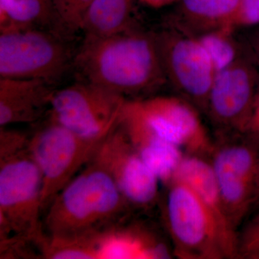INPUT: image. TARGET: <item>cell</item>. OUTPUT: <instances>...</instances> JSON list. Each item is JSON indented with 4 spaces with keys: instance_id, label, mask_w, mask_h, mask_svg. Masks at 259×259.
Segmentation results:
<instances>
[{
    "instance_id": "obj_27",
    "label": "cell",
    "mask_w": 259,
    "mask_h": 259,
    "mask_svg": "<svg viewBox=\"0 0 259 259\" xmlns=\"http://www.w3.org/2000/svg\"><path fill=\"white\" fill-rule=\"evenodd\" d=\"M259 210V173L258 180H257L256 189H255V193L254 201H253V207H252L251 212H257ZM250 212V213H251Z\"/></svg>"
},
{
    "instance_id": "obj_15",
    "label": "cell",
    "mask_w": 259,
    "mask_h": 259,
    "mask_svg": "<svg viewBox=\"0 0 259 259\" xmlns=\"http://www.w3.org/2000/svg\"><path fill=\"white\" fill-rule=\"evenodd\" d=\"M54 92L42 80L0 78V127L35 122L50 106Z\"/></svg>"
},
{
    "instance_id": "obj_18",
    "label": "cell",
    "mask_w": 259,
    "mask_h": 259,
    "mask_svg": "<svg viewBox=\"0 0 259 259\" xmlns=\"http://www.w3.org/2000/svg\"><path fill=\"white\" fill-rule=\"evenodd\" d=\"M241 0H179L186 29L194 30L192 35L213 29L230 27Z\"/></svg>"
},
{
    "instance_id": "obj_12",
    "label": "cell",
    "mask_w": 259,
    "mask_h": 259,
    "mask_svg": "<svg viewBox=\"0 0 259 259\" xmlns=\"http://www.w3.org/2000/svg\"><path fill=\"white\" fill-rule=\"evenodd\" d=\"M140 111L162 139L187 154L209 157L213 140L197 107L179 97L158 96L136 100Z\"/></svg>"
},
{
    "instance_id": "obj_2",
    "label": "cell",
    "mask_w": 259,
    "mask_h": 259,
    "mask_svg": "<svg viewBox=\"0 0 259 259\" xmlns=\"http://www.w3.org/2000/svg\"><path fill=\"white\" fill-rule=\"evenodd\" d=\"M42 177L29 150L26 134L0 128V246L37 247L45 236L40 217Z\"/></svg>"
},
{
    "instance_id": "obj_26",
    "label": "cell",
    "mask_w": 259,
    "mask_h": 259,
    "mask_svg": "<svg viewBox=\"0 0 259 259\" xmlns=\"http://www.w3.org/2000/svg\"><path fill=\"white\" fill-rule=\"evenodd\" d=\"M139 1L151 8H161L179 2V0H139Z\"/></svg>"
},
{
    "instance_id": "obj_6",
    "label": "cell",
    "mask_w": 259,
    "mask_h": 259,
    "mask_svg": "<svg viewBox=\"0 0 259 259\" xmlns=\"http://www.w3.org/2000/svg\"><path fill=\"white\" fill-rule=\"evenodd\" d=\"M73 59L63 35L51 29L0 32V78L38 79L53 85Z\"/></svg>"
},
{
    "instance_id": "obj_25",
    "label": "cell",
    "mask_w": 259,
    "mask_h": 259,
    "mask_svg": "<svg viewBox=\"0 0 259 259\" xmlns=\"http://www.w3.org/2000/svg\"><path fill=\"white\" fill-rule=\"evenodd\" d=\"M243 42L247 54L259 70V25L248 40Z\"/></svg>"
},
{
    "instance_id": "obj_21",
    "label": "cell",
    "mask_w": 259,
    "mask_h": 259,
    "mask_svg": "<svg viewBox=\"0 0 259 259\" xmlns=\"http://www.w3.org/2000/svg\"><path fill=\"white\" fill-rule=\"evenodd\" d=\"M93 2L94 0H51L56 31L61 35H72L81 31L83 18Z\"/></svg>"
},
{
    "instance_id": "obj_19",
    "label": "cell",
    "mask_w": 259,
    "mask_h": 259,
    "mask_svg": "<svg viewBox=\"0 0 259 259\" xmlns=\"http://www.w3.org/2000/svg\"><path fill=\"white\" fill-rule=\"evenodd\" d=\"M100 231L73 236L46 234L38 248L44 258L99 259Z\"/></svg>"
},
{
    "instance_id": "obj_1",
    "label": "cell",
    "mask_w": 259,
    "mask_h": 259,
    "mask_svg": "<svg viewBox=\"0 0 259 259\" xmlns=\"http://www.w3.org/2000/svg\"><path fill=\"white\" fill-rule=\"evenodd\" d=\"M72 65L81 81L124 97L166 82L156 33L136 26L111 36L83 37Z\"/></svg>"
},
{
    "instance_id": "obj_4",
    "label": "cell",
    "mask_w": 259,
    "mask_h": 259,
    "mask_svg": "<svg viewBox=\"0 0 259 259\" xmlns=\"http://www.w3.org/2000/svg\"><path fill=\"white\" fill-rule=\"evenodd\" d=\"M166 186L164 218L174 255L182 259L233 258L217 223L195 192L177 179Z\"/></svg>"
},
{
    "instance_id": "obj_16",
    "label": "cell",
    "mask_w": 259,
    "mask_h": 259,
    "mask_svg": "<svg viewBox=\"0 0 259 259\" xmlns=\"http://www.w3.org/2000/svg\"><path fill=\"white\" fill-rule=\"evenodd\" d=\"M134 0H94L81 24L83 37L111 36L134 28Z\"/></svg>"
},
{
    "instance_id": "obj_13",
    "label": "cell",
    "mask_w": 259,
    "mask_h": 259,
    "mask_svg": "<svg viewBox=\"0 0 259 259\" xmlns=\"http://www.w3.org/2000/svg\"><path fill=\"white\" fill-rule=\"evenodd\" d=\"M119 123L160 182L164 185L170 183L186 154L185 151L156 134L140 111L136 100H127Z\"/></svg>"
},
{
    "instance_id": "obj_11",
    "label": "cell",
    "mask_w": 259,
    "mask_h": 259,
    "mask_svg": "<svg viewBox=\"0 0 259 259\" xmlns=\"http://www.w3.org/2000/svg\"><path fill=\"white\" fill-rule=\"evenodd\" d=\"M92 161L112 177L129 205L148 209L156 203L161 182L135 149L120 123L102 140Z\"/></svg>"
},
{
    "instance_id": "obj_14",
    "label": "cell",
    "mask_w": 259,
    "mask_h": 259,
    "mask_svg": "<svg viewBox=\"0 0 259 259\" xmlns=\"http://www.w3.org/2000/svg\"><path fill=\"white\" fill-rule=\"evenodd\" d=\"M174 179L185 182L198 196L217 223L233 258H238V233L227 214L209 157L186 153Z\"/></svg>"
},
{
    "instance_id": "obj_24",
    "label": "cell",
    "mask_w": 259,
    "mask_h": 259,
    "mask_svg": "<svg viewBox=\"0 0 259 259\" xmlns=\"http://www.w3.org/2000/svg\"><path fill=\"white\" fill-rule=\"evenodd\" d=\"M243 134L259 144V83L255 93L249 120Z\"/></svg>"
},
{
    "instance_id": "obj_22",
    "label": "cell",
    "mask_w": 259,
    "mask_h": 259,
    "mask_svg": "<svg viewBox=\"0 0 259 259\" xmlns=\"http://www.w3.org/2000/svg\"><path fill=\"white\" fill-rule=\"evenodd\" d=\"M238 258L259 259V210L238 233Z\"/></svg>"
},
{
    "instance_id": "obj_5",
    "label": "cell",
    "mask_w": 259,
    "mask_h": 259,
    "mask_svg": "<svg viewBox=\"0 0 259 259\" xmlns=\"http://www.w3.org/2000/svg\"><path fill=\"white\" fill-rule=\"evenodd\" d=\"M209 160L227 214L237 231L253 207L259 144L243 134H217Z\"/></svg>"
},
{
    "instance_id": "obj_20",
    "label": "cell",
    "mask_w": 259,
    "mask_h": 259,
    "mask_svg": "<svg viewBox=\"0 0 259 259\" xmlns=\"http://www.w3.org/2000/svg\"><path fill=\"white\" fill-rule=\"evenodd\" d=\"M234 32L233 28L226 26L195 35L217 72L231 66L244 54L243 42L237 40Z\"/></svg>"
},
{
    "instance_id": "obj_10",
    "label": "cell",
    "mask_w": 259,
    "mask_h": 259,
    "mask_svg": "<svg viewBox=\"0 0 259 259\" xmlns=\"http://www.w3.org/2000/svg\"><path fill=\"white\" fill-rule=\"evenodd\" d=\"M258 83L259 70L245 50L236 62L216 73L204 112L216 135L244 133Z\"/></svg>"
},
{
    "instance_id": "obj_23",
    "label": "cell",
    "mask_w": 259,
    "mask_h": 259,
    "mask_svg": "<svg viewBox=\"0 0 259 259\" xmlns=\"http://www.w3.org/2000/svg\"><path fill=\"white\" fill-rule=\"evenodd\" d=\"M259 25V0H241L231 28H250Z\"/></svg>"
},
{
    "instance_id": "obj_9",
    "label": "cell",
    "mask_w": 259,
    "mask_h": 259,
    "mask_svg": "<svg viewBox=\"0 0 259 259\" xmlns=\"http://www.w3.org/2000/svg\"><path fill=\"white\" fill-rule=\"evenodd\" d=\"M155 33L166 82L204 113L217 73L208 54L195 35L182 29Z\"/></svg>"
},
{
    "instance_id": "obj_17",
    "label": "cell",
    "mask_w": 259,
    "mask_h": 259,
    "mask_svg": "<svg viewBox=\"0 0 259 259\" xmlns=\"http://www.w3.org/2000/svg\"><path fill=\"white\" fill-rule=\"evenodd\" d=\"M27 28L57 32L51 0H0V32Z\"/></svg>"
},
{
    "instance_id": "obj_8",
    "label": "cell",
    "mask_w": 259,
    "mask_h": 259,
    "mask_svg": "<svg viewBox=\"0 0 259 259\" xmlns=\"http://www.w3.org/2000/svg\"><path fill=\"white\" fill-rule=\"evenodd\" d=\"M126 101L122 95L81 81L54 92L49 118L83 139L102 141L118 125Z\"/></svg>"
},
{
    "instance_id": "obj_7",
    "label": "cell",
    "mask_w": 259,
    "mask_h": 259,
    "mask_svg": "<svg viewBox=\"0 0 259 259\" xmlns=\"http://www.w3.org/2000/svg\"><path fill=\"white\" fill-rule=\"evenodd\" d=\"M102 141L83 139L51 118L29 137V150L42 177V212L92 161Z\"/></svg>"
},
{
    "instance_id": "obj_3",
    "label": "cell",
    "mask_w": 259,
    "mask_h": 259,
    "mask_svg": "<svg viewBox=\"0 0 259 259\" xmlns=\"http://www.w3.org/2000/svg\"><path fill=\"white\" fill-rule=\"evenodd\" d=\"M112 177L93 161L79 171L47 207V235L73 236L108 228L128 207Z\"/></svg>"
}]
</instances>
